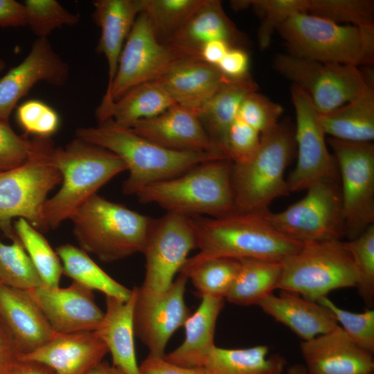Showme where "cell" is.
I'll use <instances>...</instances> for the list:
<instances>
[{"label": "cell", "mask_w": 374, "mask_h": 374, "mask_svg": "<svg viewBox=\"0 0 374 374\" xmlns=\"http://www.w3.org/2000/svg\"><path fill=\"white\" fill-rule=\"evenodd\" d=\"M196 240L189 217L168 213L152 223L142 251L145 278L139 289L160 292L168 288L181 271Z\"/></svg>", "instance_id": "obj_15"}, {"label": "cell", "mask_w": 374, "mask_h": 374, "mask_svg": "<svg viewBox=\"0 0 374 374\" xmlns=\"http://www.w3.org/2000/svg\"><path fill=\"white\" fill-rule=\"evenodd\" d=\"M289 54L321 62L352 65L374 61V28L340 24L297 13L277 29Z\"/></svg>", "instance_id": "obj_6"}, {"label": "cell", "mask_w": 374, "mask_h": 374, "mask_svg": "<svg viewBox=\"0 0 374 374\" xmlns=\"http://www.w3.org/2000/svg\"><path fill=\"white\" fill-rule=\"evenodd\" d=\"M215 40L224 41L231 47L243 48L247 44V37L227 16L221 1L205 0L163 44L179 60H201L203 46Z\"/></svg>", "instance_id": "obj_19"}, {"label": "cell", "mask_w": 374, "mask_h": 374, "mask_svg": "<svg viewBox=\"0 0 374 374\" xmlns=\"http://www.w3.org/2000/svg\"><path fill=\"white\" fill-rule=\"evenodd\" d=\"M306 12L337 24L374 28L371 0H307Z\"/></svg>", "instance_id": "obj_40"}, {"label": "cell", "mask_w": 374, "mask_h": 374, "mask_svg": "<svg viewBox=\"0 0 374 374\" xmlns=\"http://www.w3.org/2000/svg\"><path fill=\"white\" fill-rule=\"evenodd\" d=\"M205 0H143L142 12L150 19L158 40L164 44Z\"/></svg>", "instance_id": "obj_37"}, {"label": "cell", "mask_w": 374, "mask_h": 374, "mask_svg": "<svg viewBox=\"0 0 374 374\" xmlns=\"http://www.w3.org/2000/svg\"><path fill=\"white\" fill-rule=\"evenodd\" d=\"M26 291L55 332H93L103 319L104 312L92 290L76 282L63 288L43 284Z\"/></svg>", "instance_id": "obj_18"}, {"label": "cell", "mask_w": 374, "mask_h": 374, "mask_svg": "<svg viewBox=\"0 0 374 374\" xmlns=\"http://www.w3.org/2000/svg\"><path fill=\"white\" fill-rule=\"evenodd\" d=\"M75 134L123 160L130 172L123 184V191L127 195H136L151 184L179 175L199 163L227 159L220 152L166 149L111 119L96 127H80Z\"/></svg>", "instance_id": "obj_2"}, {"label": "cell", "mask_w": 374, "mask_h": 374, "mask_svg": "<svg viewBox=\"0 0 374 374\" xmlns=\"http://www.w3.org/2000/svg\"><path fill=\"white\" fill-rule=\"evenodd\" d=\"M188 280L180 274L168 288L156 293L135 287L134 334L148 348V355L163 357L170 338L190 315L184 301Z\"/></svg>", "instance_id": "obj_16"}, {"label": "cell", "mask_w": 374, "mask_h": 374, "mask_svg": "<svg viewBox=\"0 0 374 374\" xmlns=\"http://www.w3.org/2000/svg\"><path fill=\"white\" fill-rule=\"evenodd\" d=\"M273 66L304 91L321 114L347 103L371 84L359 67L321 62L289 53L278 55Z\"/></svg>", "instance_id": "obj_12"}, {"label": "cell", "mask_w": 374, "mask_h": 374, "mask_svg": "<svg viewBox=\"0 0 374 374\" xmlns=\"http://www.w3.org/2000/svg\"><path fill=\"white\" fill-rule=\"evenodd\" d=\"M62 266V274L90 290H98L105 296L122 301L128 300L132 293L102 269L80 248L70 244L60 245L55 249Z\"/></svg>", "instance_id": "obj_34"}, {"label": "cell", "mask_w": 374, "mask_h": 374, "mask_svg": "<svg viewBox=\"0 0 374 374\" xmlns=\"http://www.w3.org/2000/svg\"><path fill=\"white\" fill-rule=\"evenodd\" d=\"M283 374V373H282ZM286 374H308L305 366L296 364L290 366Z\"/></svg>", "instance_id": "obj_55"}, {"label": "cell", "mask_w": 374, "mask_h": 374, "mask_svg": "<svg viewBox=\"0 0 374 374\" xmlns=\"http://www.w3.org/2000/svg\"><path fill=\"white\" fill-rule=\"evenodd\" d=\"M16 119L26 134L39 138H50L60 124L56 111L39 100H28L19 105Z\"/></svg>", "instance_id": "obj_44"}, {"label": "cell", "mask_w": 374, "mask_h": 374, "mask_svg": "<svg viewBox=\"0 0 374 374\" xmlns=\"http://www.w3.org/2000/svg\"><path fill=\"white\" fill-rule=\"evenodd\" d=\"M357 274L341 240L304 244L281 261L277 289L317 301L332 290L356 287Z\"/></svg>", "instance_id": "obj_9"}, {"label": "cell", "mask_w": 374, "mask_h": 374, "mask_svg": "<svg viewBox=\"0 0 374 374\" xmlns=\"http://www.w3.org/2000/svg\"><path fill=\"white\" fill-rule=\"evenodd\" d=\"M317 302L328 308L348 337L359 348L373 355L374 353V310L352 312L337 306L328 296L321 298Z\"/></svg>", "instance_id": "obj_43"}, {"label": "cell", "mask_w": 374, "mask_h": 374, "mask_svg": "<svg viewBox=\"0 0 374 374\" xmlns=\"http://www.w3.org/2000/svg\"><path fill=\"white\" fill-rule=\"evenodd\" d=\"M22 354L0 319V374H15L23 365Z\"/></svg>", "instance_id": "obj_48"}, {"label": "cell", "mask_w": 374, "mask_h": 374, "mask_svg": "<svg viewBox=\"0 0 374 374\" xmlns=\"http://www.w3.org/2000/svg\"><path fill=\"white\" fill-rule=\"evenodd\" d=\"M93 19L100 28L96 48L108 66V89L116 73L121 53L132 26L142 12L143 0H97L93 1Z\"/></svg>", "instance_id": "obj_27"}, {"label": "cell", "mask_w": 374, "mask_h": 374, "mask_svg": "<svg viewBox=\"0 0 374 374\" xmlns=\"http://www.w3.org/2000/svg\"><path fill=\"white\" fill-rule=\"evenodd\" d=\"M26 25L37 38H47L55 28L75 26L80 17L65 9L55 0H26Z\"/></svg>", "instance_id": "obj_42"}, {"label": "cell", "mask_w": 374, "mask_h": 374, "mask_svg": "<svg viewBox=\"0 0 374 374\" xmlns=\"http://www.w3.org/2000/svg\"><path fill=\"white\" fill-rule=\"evenodd\" d=\"M176 102L156 82L139 84L104 109H97L99 123L112 120L117 125L130 128L134 123L154 117Z\"/></svg>", "instance_id": "obj_29"}, {"label": "cell", "mask_w": 374, "mask_h": 374, "mask_svg": "<svg viewBox=\"0 0 374 374\" xmlns=\"http://www.w3.org/2000/svg\"><path fill=\"white\" fill-rule=\"evenodd\" d=\"M130 129L168 150L222 153L210 139L197 112L179 104L134 123Z\"/></svg>", "instance_id": "obj_20"}, {"label": "cell", "mask_w": 374, "mask_h": 374, "mask_svg": "<svg viewBox=\"0 0 374 374\" xmlns=\"http://www.w3.org/2000/svg\"><path fill=\"white\" fill-rule=\"evenodd\" d=\"M294 134L288 125H278L260 134V143L247 161L232 164L231 184L235 212L264 213L276 199L289 195L285 172L292 157Z\"/></svg>", "instance_id": "obj_7"}, {"label": "cell", "mask_w": 374, "mask_h": 374, "mask_svg": "<svg viewBox=\"0 0 374 374\" xmlns=\"http://www.w3.org/2000/svg\"><path fill=\"white\" fill-rule=\"evenodd\" d=\"M48 157L62 176L61 187L42 209L44 229L57 228L127 166L115 154L75 138L64 148L52 143Z\"/></svg>", "instance_id": "obj_3"}, {"label": "cell", "mask_w": 374, "mask_h": 374, "mask_svg": "<svg viewBox=\"0 0 374 374\" xmlns=\"http://www.w3.org/2000/svg\"><path fill=\"white\" fill-rule=\"evenodd\" d=\"M26 26L25 7L15 0H0V27Z\"/></svg>", "instance_id": "obj_51"}, {"label": "cell", "mask_w": 374, "mask_h": 374, "mask_svg": "<svg viewBox=\"0 0 374 374\" xmlns=\"http://www.w3.org/2000/svg\"><path fill=\"white\" fill-rule=\"evenodd\" d=\"M291 97L296 113L298 157L295 168L286 179L290 192L306 190L319 181L339 182L337 162L328 150L320 113L308 94L294 84Z\"/></svg>", "instance_id": "obj_14"}, {"label": "cell", "mask_w": 374, "mask_h": 374, "mask_svg": "<svg viewBox=\"0 0 374 374\" xmlns=\"http://www.w3.org/2000/svg\"><path fill=\"white\" fill-rule=\"evenodd\" d=\"M240 267L239 259L215 258L180 274L190 280L201 297L208 295L225 299Z\"/></svg>", "instance_id": "obj_36"}, {"label": "cell", "mask_w": 374, "mask_h": 374, "mask_svg": "<svg viewBox=\"0 0 374 374\" xmlns=\"http://www.w3.org/2000/svg\"><path fill=\"white\" fill-rule=\"evenodd\" d=\"M258 88L250 75L229 79L198 112L207 134L221 152L225 134L238 118L242 101L248 94L257 91Z\"/></svg>", "instance_id": "obj_31"}, {"label": "cell", "mask_w": 374, "mask_h": 374, "mask_svg": "<svg viewBox=\"0 0 374 374\" xmlns=\"http://www.w3.org/2000/svg\"><path fill=\"white\" fill-rule=\"evenodd\" d=\"M216 67L229 79L245 78L249 75V55L243 48L231 47Z\"/></svg>", "instance_id": "obj_49"}, {"label": "cell", "mask_w": 374, "mask_h": 374, "mask_svg": "<svg viewBox=\"0 0 374 374\" xmlns=\"http://www.w3.org/2000/svg\"><path fill=\"white\" fill-rule=\"evenodd\" d=\"M235 9L251 6L261 18L258 32L260 49L267 48L275 30L293 15L306 12L307 0H242L233 1Z\"/></svg>", "instance_id": "obj_38"}, {"label": "cell", "mask_w": 374, "mask_h": 374, "mask_svg": "<svg viewBox=\"0 0 374 374\" xmlns=\"http://www.w3.org/2000/svg\"><path fill=\"white\" fill-rule=\"evenodd\" d=\"M344 242L357 274L356 288L365 304L371 308L374 303V224L358 237Z\"/></svg>", "instance_id": "obj_41"}, {"label": "cell", "mask_w": 374, "mask_h": 374, "mask_svg": "<svg viewBox=\"0 0 374 374\" xmlns=\"http://www.w3.org/2000/svg\"><path fill=\"white\" fill-rule=\"evenodd\" d=\"M232 164L227 159L204 162L179 175L151 184L136 195L142 203L156 204L168 213L187 217L224 216L235 212Z\"/></svg>", "instance_id": "obj_4"}, {"label": "cell", "mask_w": 374, "mask_h": 374, "mask_svg": "<svg viewBox=\"0 0 374 374\" xmlns=\"http://www.w3.org/2000/svg\"><path fill=\"white\" fill-rule=\"evenodd\" d=\"M180 61L157 38L144 12L137 16L126 39L116 75L97 109H103L132 88L154 81Z\"/></svg>", "instance_id": "obj_13"}, {"label": "cell", "mask_w": 374, "mask_h": 374, "mask_svg": "<svg viewBox=\"0 0 374 374\" xmlns=\"http://www.w3.org/2000/svg\"><path fill=\"white\" fill-rule=\"evenodd\" d=\"M339 182L314 183L306 195L285 210L262 213L277 231L303 244L345 237Z\"/></svg>", "instance_id": "obj_10"}, {"label": "cell", "mask_w": 374, "mask_h": 374, "mask_svg": "<svg viewBox=\"0 0 374 374\" xmlns=\"http://www.w3.org/2000/svg\"><path fill=\"white\" fill-rule=\"evenodd\" d=\"M108 353L93 332H55L37 349L24 355L23 362H37L55 374H86Z\"/></svg>", "instance_id": "obj_22"}, {"label": "cell", "mask_w": 374, "mask_h": 374, "mask_svg": "<svg viewBox=\"0 0 374 374\" xmlns=\"http://www.w3.org/2000/svg\"><path fill=\"white\" fill-rule=\"evenodd\" d=\"M5 67V63L3 60H0V71H2Z\"/></svg>", "instance_id": "obj_56"}, {"label": "cell", "mask_w": 374, "mask_h": 374, "mask_svg": "<svg viewBox=\"0 0 374 374\" xmlns=\"http://www.w3.org/2000/svg\"><path fill=\"white\" fill-rule=\"evenodd\" d=\"M34 148L33 139L28 140L18 135L12 129L9 121L0 120V172L26 163Z\"/></svg>", "instance_id": "obj_47"}, {"label": "cell", "mask_w": 374, "mask_h": 374, "mask_svg": "<svg viewBox=\"0 0 374 374\" xmlns=\"http://www.w3.org/2000/svg\"><path fill=\"white\" fill-rule=\"evenodd\" d=\"M229 78L201 60H180L154 80L177 104L197 113Z\"/></svg>", "instance_id": "obj_24"}, {"label": "cell", "mask_w": 374, "mask_h": 374, "mask_svg": "<svg viewBox=\"0 0 374 374\" xmlns=\"http://www.w3.org/2000/svg\"><path fill=\"white\" fill-rule=\"evenodd\" d=\"M15 374H55L48 366L37 362H24Z\"/></svg>", "instance_id": "obj_53"}, {"label": "cell", "mask_w": 374, "mask_h": 374, "mask_svg": "<svg viewBox=\"0 0 374 374\" xmlns=\"http://www.w3.org/2000/svg\"><path fill=\"white\" fill-rule=\"evenodd\" d=\"M0 319L22 356L43 345L55 332L26 290L1 283Z\"/></svg>", "instance_id": "obj_23"}, {"label": "cell", "mask_w": 374, "mask_h": 374, "mask_svg": "<svg viewBox=\"0 0 374 374\" xmlns=\"http://www.w3.org/2000/svg\"><path fill=\"white\" fill-rule=\"evenodd\" d=\"M231 46L224 41L215 40L206 44L202 48L200 60L217 66Z\"/></svg>", "instance_id": "obj_52"}, {"label": "cell", "mask_w": 374, "mask_h": 374, "mask_svg": "<svg viewBox=\"0 0 374 374\" xmlns=\"http://www.w3.org/2000/svg\"><path fill=\"white\" fill-rule=\"evenodd\" d=\"M300 348L308 374H369L374 371L373 355L356 345L339 326L302 341Z\"/></svg>", "instance_id": "obj_21"}, {"label": "cell", "mask_w": 374, "mask_h": 374, "mask_svg": "<svg viewBox=\"0 0 374 374\" xmlns=\"http://www.w3.org/2000/svg\"><path fill=\"white\" fill-rule=\"evenodd\" d=\"M260 143V134L238 117L225 134L221 151L233 163H240L255 154Z\"/></svg>", "instance_id": "obj_46"}, {"label": "cell", "mask_w": 374, "mask_h": 374, "mask_svg": "<svg viewBox=\"0 0 374 374\" xmlns=\"http://www.w3.org/2000/svg\"><path fill=\"white\" fill-rule=\"evenodd\" d=\"M136 287L130 298L122 301L106 296V310L100 323L93 331L105 344L112 365L124 374H141L135 346L133 322Z\"/></svg>", "instance_id": "obj_26"}, {"label": "cell", "mask_w": 374, "mask_h": 374, "mask_svg": "<svg viewBox=\"0 0 374 374\" xmlns=\"http://www.w3.org/2000/svg\"><path fill=\"white\" fill-rule=\"evenodd\" d=\"M35 148L28 161L0 172V230L11 241L18 238L13 218L27 220L44 229L42 209L49 192L61 184L62 176L48 157L50 138L33 137Z\"/></svg>", "instance_id": "obj_8"}, {"label": "cell", "mask_w": 374, "mask_h": 374, "mask_svg": "<svg viewBox=\"0 0 374 374\" xmlns=\"http://www.w3.org/2000/svg\"><path fill=\"white\" fill-rule=\"evenodd\" d=\"M339 176L345 236L362 234L374 222V144L328 138Z\"/></svg>", "instance_id": "obj_11"}, {"label": "cell", "mask_w": 374, "mask_h": 374, "mask_svg": "<svg viewBox=\"0 0 374 374\" xmlns=\"http://www.w3.org/2000/svg\"><path fill=\"white\" fill-rule=\"evenodd\" d=\"M269 347L258 345L230 349L215 346L200 368L204 374H282L287 364L280 355H269Z\"/></svg>", "instance_id": "obj_32"}, {"label": "cell", "mask_w": 374, "mask_h": 374, "mask_svg": "<svg viewBox=\"0 0 374 374\" xmlns=\"http://www.w3.org/2000/svg\"><path fill=\"white\" fill-rule=\"evenodd\" d=\"M189 217L199 251L187 259L180 273L215 258L281 262L303 245L274 229L262 213L234 212L217 217Z\"/></svg>", "instance_id": "obj_1"}, {"label": "cell", "mask_w": 374, "mask_h": 374, "mask_svg": "<svg viewBox=\"0 0 374 374\" xmlns=\"http://www.w3.org/2000/svg\"><path fill=\"white\" fill-rule=\"evenodd\" d=\"M240 267L225 299L238 305H258L277 289L281 262L241 258Z\"/></svg>", "instance_id": "obj_33"}, {"label": "cell", "mask_w": 374, "mask_h": 374, "mask_svg": "<svg viewBox=\"0 0 374 374\" xmlns=\"http://www.w3.org/2000/svg\"><path fill=\"white\" fill-rule=\"evenodd\" d=\"M70 219L81 249L106 262L142 253L153 220L98 194Z\"/></svg>", "instance_id": "obj_5"}, {"label": "cell", "mask_w": 374, "mask_h": 374, "mask_svg": "<svg viewBox=\"0 0 374 374\" xmlns=\"http://www.w3.org/2000/svg\"><path fill=\"white\" fill-rule=\"evenodd\" d=\"M141 374H204L200 367H184L172 364L163 357L148 355L139 365Z\"/></svg>", "instance_id": "obj_50"}, {"label": "cell", "mask_w": 374, "mask_h": 374, "mask_svg": "<svg viewBox=\"0 0 374 374\" xmlns=\"http://www.w3.org/2000/svg\"><path fill=\"white\" fill-rule=\"evenodd\" d=\"M224 299L205 295L197 310L188 317L183 327L182 344L163 357L166 361L184 367H200L215 346L216 323L222 310Z\"/></svg>", "instance_id": "obj_28"}, {"label": "cell", "mask_w": 374, "mask_h": 374, "mask_svg": "<svg viewBox=\"0 0 374 374\" xmlns=\"http://www.w3.org/2000/svg\"><path fill=\"white\" fill-rule=\"evenodd\" d=\"M0 283L21 290L44 284L19 238L10 244L0 238Z\"/></svg>", "instance_id": "obj_39"}, {"label": "cell", "mask_w": 374, "mask_h": 374, "mask_svg": "<svg viewBox=\"0 0 374 374\" xmlns=\"http://www.w3.org/2000/svg\"><path fill=\"white\" fill-rule=\"evenodd\" d=\"M68 64L47 38H37L26 57L0 78V120L9 121L19 101L38 82L62 86L69 78Z\"/></svg>", "instance_id": "obj_17"}, {"label": "cell", "mask_w": 374, "mask_h": 374, "mask_svg": "<svg viewBox=\"0 0 374 374\" xmlns=\"http://www.w3.org/2000/svg\"><path fill=\"white\" fill-rule=\"evenodd\" d=\"M369 374H374V373H369Z\"/></svg>", "instance_id": "obj_57"}, {"label": "cell", "mask_w": 374, "mask_h": 374, "mask_svg": "<svg viewBox=\"0 0 374 374\" xmlns=\"http://www.w3.org/2000/svg\"><path fill=\"white\" fill-rule=\"evenodd\" d=\"M14 229L43 283L58 287L62 266L59 256L42 234L27 220L18 218Z\"/></svg>", "instance_id": "obj_35"}, {"label": "cell", "mask_w": 374, "mask_h": 374, "mask_svg": "<svg viewBox=\"0 0 374 374\" xmlns=\"http://www.w3.org/2000/svg\"><path fill=\"white\" fill-rule=\"evenodd\" d=\"M258 305L265 314L288 327L303 341L328 332L339 326L328 308L290 291L280 290L278 296L271 293Z\"/></svg>", "instance_id": "obj_25"}, {"label": "cell", "mask_w": 374, "mask_h": 374, "mask_svg": "<svg viewBox=\"0 0 374 374\" xmlns=\"http://www.w3.org/2000/svg\"><path fill=\"white\" fill-rule=\"evenodd\" d=\"M283 112L279 104L254 91L242 101L238 117L262 134L278 125Z\"/></svg>", "instance_id": "obj_45"}, {"label": "cell", "mask_w": 374, "mask_h": 374, "mask_svg": "<svg viewBox=\"0 0 374 374\" xmlns=\"http://www.w3.org/2000/svg\"><path fill=\"white\" fill-rule=\"evenodd\" d=\"M320 123L326 134L350 142H373L374 139V90L370 84L359 95L325 114Z\"/></svg>", "instance_id": "obj_30"}, {"label": "cell", "mask_w": 374, "mask_h": 374, "mask_svg": "<svg viewBox=\"0 0 374 374\" xmlns=\"http://www.w3.org/2000/svg\"><path fill=\"white\" fill-rule=\"evenodd\" d=\"M86 374H124L121 370L107 362H101Z\"/></svg>", "instance_id": "obj_54"}]
</instances>
